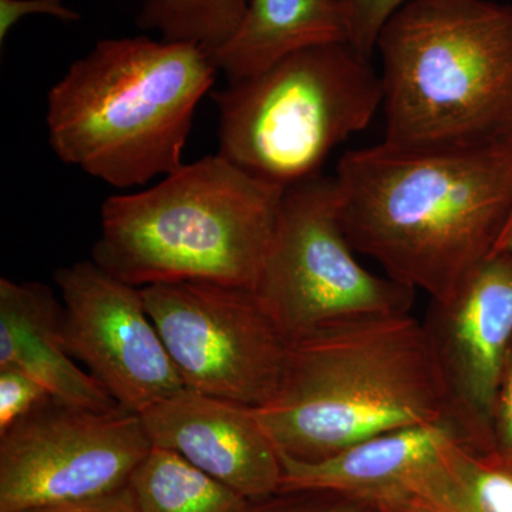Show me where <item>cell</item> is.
Segmentation results:
<instances>
[{
    "label": "cell",
    "instance_id": "1",
    "mask_svg": "<svg viewBox=\"0 0 512 512\" xmlns=\"http://www.w3.org/2000/svg\"><path fill=\"white\" fill-rule=\"evenodd\" d=\"M353 248L446 301L494 252L512 211V133L434 147L348 151L335 175Z\"/></svg>",
    "mask_w": 512,
    "mask_h": 512
},
{
    "label": "cell",
    "instance_id": "2",
    "mask_svg": "<svg viewBox=\"0 0 512 512\" xmlns=\"http://www.w3.org/2000/svg\"><path fill=\"white\" fill-rule=\"evenodd\" d=\"M252 412L279 453L301 461L450 420L426 329L412 313L342 323L292 343L274 396Z\"/></svg>",
    "mask_w": 512,
    "mask_h": 512
},
{
    "label": "cell",
    "instance_id": "3",
    "mask_svg": "<svg viewBox=\"0 0 512 512\" xmlns=\"http://www.w3.org/2000/svg\"><path fill=\"white\" fill-rule=\"evenodd\" d=\"M217 72L211 53L190 43L100 40L50 89V148L121 190L174 173Z\"/></svg>",
    "mask_w": 512,
    "mask_h": 512
},
{
    "label": "cell",
    "instance_id": "4",
    "mask_svg": "<svg viewBox=\"0 0 512 512\" xmlns=\"http://www.w3.org/2000/svg\"><path fill=\"white\" fill-rule=\"evenodd\" d=\"M284 192L220 154L183 164L148 190L104 201L92 259L136 288L204 281L254 291Z\"/></svg>",
    "mask_w": 512,
    "mask_h": 512
},
{
    "label": "cell",
    "instance_id": "5",
    "mask_svg": "<svg viewBox=\"0 0 512 512\" xmlns=\"http://www.w3.org/2000/svg\"><path fill=\"white\" fill-rule=\"evenodd\" d=\"M384 143L434 147L512 133V6L412 0L384 26Z\"/></svg>",
    "mask_w": 512,
    "mask_h": 512
},
{
    "label": "cell",
    "instance_id": "6",
    "mask_svg": "<svg viewBox=\"0 0 512 512\" xmlns=\"http://www.w3.org/2000/svg\"><path fill=\"white\" fill-rule=\"evenodd\" d=\"M220 150L242 170L291 187L319 175L329 154L382 107L380 74L349 43L309 47L212 94Z\"/></svg>",
    "mask_w": 512,
    "mask_h": 512
},
{
    "label": "cell",
    "instance_id": "7",
    "mask_svg": "<svg viewBox=\"0 0 512 512\" xmlns=\"http://www.w3.org/2000/svg\"><path fill=\"white\" fill-rule=\"evenodd\" d=\"M355 252L335 177L285 188L254 293L288 345L342 323L410 313L416 291L373 274Z\"/></svg>",
    "mask_w": 512,
    "mask_h": 512
},
{
    "label": "cell",
    "instance_id": "8",
    "mask_svg": "<svg viewBox=\"0 0 512 512\" xmlns=\"http://www.w3.org/2000/svg\"><path fill=\"white\" fill-rule=\"evenodd\" d=\"M140 289L185 387L252 409L272 399L289 345L254 291L204 281Z\"/></svg>",
    "mask_w": 512,
    "mask_h": 512
},
{
    "label": "cell",
    "instance_id": "9",
    "mask_svg": "<svg viewBox=\"0 0 512 512\" xmlns=\"http://www.w3.org/2000/svg\"><path fill=\"white\" fill-rule=\"evenodd\" d=\"M151 447L138 414L97 412L50 397L0 433V512L123 490Z\"/></svg>",
    "mask_w": 512,
    "mask_h": 512
},
{
    "label": "cell",
    "instance_id": "10",
    "mask_svg": "<svg viewBox=\"0 0 512 512\" xmlns=\"http://www.w3.org/2000/svg\"><path fill=\"white\" fill-rule=\"evenodd\" d=\"M55 282L64 345L121 409L140 416L185 389L140 288L93 259L57 269Z\"/></svg>",
    "mask_w": 512,
    "mask_h": 512
},
{
    "label": "cell",
    "instance_id": "11",
    "mask_svg": "<svg viewBox=\"0 0 512 512\" xmlns=\"http://www.w3.org/2000/svg\"><path fill=\"white\" fill-rule=\"evenodd\" d=\"M446 392L448 419L490 453L498 392L512 353V254L493 252L423 322Z\"/></svg>",
    "mask_w": 512,
    "mask_h": 512
},
{
    "label": "cell",
    "instance_id": "12",
    "mask_svg": "<svg viewBox=\"0 0 512 512\" xmlns=\"http://www.w3.org/2000/svg\"><path fill=\"white\" fill-rule=\"evenodd\" d=\"M140 419L153 446L177 451L248 500L282 493L281 454L252 407L185 387Z\"/></svg>",
    "mask_w": 512,
    "mask_h": 512
},
{
    "label": "cell",
    "instance_id": "13",
    "mask_svg": "<svg viewBox=\"0 0 512 512\" xmlns=\"http://www.w3.org/2000/svg\"><path fill=\"white\" fill-rule=\"evenodd\" d=\"M463 440L453 421L387 431L316 461L281 454L282 491H323L360 504L402 500L441 451Z\"/></svg>",
    "mask_w": 512,
    "mask_h": 512
},
{
    "label": "cell",
    "instance_id": "14",
    "mask_svg": "<svg viewBox=\"0 0 512 512\" xmlns=\"http://www.w3.org/2000/svg\"><path fill=\"white\" fill-rule=\"evenodd\" d=\"M0 367L43 384L55 399L97 412L121 407L64 345L62 303L39 282L0 279Z\"/></svg>",
    "mask_w": 512,
    "mask_h": 512
},
{
    "label": "cell",
    "instance_id": "15",
    "mask_svg": "<svg viewBox=\"0 0 512 512\" xmlns=\"http://www.w3.org/2000/svg\"><path fill=\"white\" fill-rule=\"evenodd\" d=\"M330 43H348L336 0H251L235 35L211 56L228 83H237L293 53Z\"/></svg>",
    "mask_w": 512,
    "mask_h": 512
},
{
    "label": "cell",
    "instance_id": "16",
    "mask_svg": "<svg viewBox=\"0 0 512 512\" xmlns=\"http://www.w3.org/2000/svg\"><path fill=\"white\" fill-rule=\"evenodd\" d=\"M399 501L426 512H512V468L456 440Z\"/></svg>",
    "mask_w": 512,
    "mask_h": 512
},
{
    "label": "cell",
    "instance_id": "17",
    "mask_svg": "<svg viewBox=\"0 0 512 512\" xmlns=\"http://www.w3.org/2000/svg\"><path fill=\"white\" fill-rule=\"evenodd\" d=\"M138 512H249L254 501L170 448L153 446L127 484Z\"/></svg>",
    "mask_w": 512,
    "mask_h": 512
},
{
    "label": "cell",
    "instance_id": "18",
    "mask_svg": "<svg viewBox=\"0 0 512 512\" xmlns=\"http://www.w3.org/2000/svg\"><path fill=\"white\" fill-rule=\"evenodd\" d=\"M251 0H143L137 23L164 42L190 43L212 53L237 32Z\"/></svg>",
    "mask_w": 512,
    "mask_h": 512
},
{
    "label": "cell",
    "instance_id": "19",
    "mask_svg": "<svg viewBox=\"0 0 512 512\" xmlns=\"http://www.w3.org/2000/svg\"><path fill=\"white\" fill-rule=\"evenodd\" d=\"M348 25V43L365 59L375 55L384 26L412 0H336Z\"/></svg>",
    "mask_w": 512,
    "mask_h": 512
},
{
    "label": "cell",
    "instance_id": "20",
    "mask_svg": "<svg viewBox=\"0 0 512 512\" xmlns=\"http://www.w3.org/2000/svg\"><path fill=\"white\" fill-rule=\"evenodd\" d=\"M53 397L42 383L22 370L0 367V433Z\"/></svg>",
    "mask_w": 512,
    "mask_h": 512
},
{
    "label": "cell",
    "instance_id": "21",
    "mask_svg": "<svg viewBox=\"0 0 512 512\" xmlns=\"http://www.w3.org/2000/svg\"><path fill=\"white\" fill-rule=\"evenodd\" d=\"M359 504L323 491H282L258 501L249 512H357Z\"/></svg>",
    "mask_w": 512,
    "mask_h": 512
},
{
    "label": "cell",
    "instance_id": "22",
    "mask_svg": "<svg viewBox=\"0 0 512 512\" xmlns=\"http://www.w3.org/2000/svg\"><path fill=\"white\" fill-rule=\"evenodd\" d=\"M485 456L512 468V353L495 402L490 453Z\"/></svg>",
    "mask_w": 512,
    "mask_h": 512
},
{
    "label": "cell",
    "instance_id": "23",
    "mask_svg": "<svg viewBox=\"0 0 512 512\" xmlns=\"http://www.w3.org/2000/svg\"><path fill=\"white\" fill-rule=\"evenodd\" d=\"M32 13L55 16L64 22L80 19L76 10L63 5V0H0V42L3 43L20 19Z\"/></svg>",
    "mask_w": 512,
    "mask_h": 512
},
{
    "label": "cell",
    "instance_id": "24",
    "mask_svg": "<svg viewBox=\"0 0 512 512\" xmlns=\"http://www.w3.org/2000/svg\"><path fill=\"white\" fill-rule=\"evenodd\" d=\"M20 512H138L127 487L116 493L82 501V503L56 505V507L33 508Z\"/></svg>",
    "mask_w": 512,
    "mask_h": 512
},
{
    "label": "cell",
    "instance_id": "25",
    "mask_svg": "<svg viewBox=\"0 0 512 512\" xmlns=\"http://www.w3.org/2000/svg\"><path fill=\"white\" fill-rule=\"evenodd\" d=\"M359 512H426L407 501H394L389 504H360Z\"/></svg>",
    "mask_w": 512,
    "mask_h": 512
},
{
    "label": "cell",
    "instance_id": "26",
    "mask_svg": "<svg viewBox=\"0 0 512 512\" xmlns=\"http://www.w3.org/2000/svg\"><path fill=\"white\" fill-rule=\"evenodd\" d=\"M494 252H508V254H512V211L507 222H505L500 237L497 239Z\"/></svg>",
    "mask_w": 512,
    "mask_h": 512
}]
</instances>
